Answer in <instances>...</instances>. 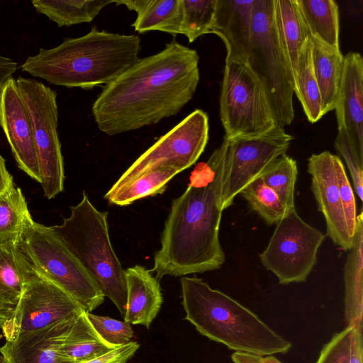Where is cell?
<instances>
[{
  "label": "cell",
  "mask_w": 363,
  "mask_h": 363,
  "mask_svg": "<svg viewBox=\"0 0 363 363\" xmlns=\"http://www.w3.org/2000/svg\"><path fill=\"white\" fill-rule=\"evenodd\" d=\"M196 50L172 40L159 52L139 58L94 102L99 129L115 135L157 123L191 101L200 74Z\"/></svg>",
  "instance_id": "obj_1"
},
{
  "label": "cell",
  "mask_w": 363,
  "mask_h": 363,
  "mask_svg": "<svg viewBox=\"0 0 363 363\" xmlns=\"http://www.w3.org/2000/svg\"><path fill=\"white\" fill-rule=\"evenodd\" d=\"M230 160V143L224 137L207 162L192 171L183 194L173 200L150 271L157 280L216 270L224 263L218 235Z\"/></svg>",
  "instance_id": "obj_2"
},
{
  "label": "cell",
  "mask_w": 363,
  "mask_h": 363,
  "mask_svg": "<svg viewBox=\"0 0 363 363\" xmlns=\"http://www.w3.org/2000/svg\"><path fill=\"white\" fill-rule=\"evenodd\" d=\"M140 50L137 35L92 28L52 48H40L26 58L21 69L54 85L89 89L116 79L139 59Z\"/></svg>",
  "instance_id": "obj_3"
},
{
  "label": "cell",
  "mask_w": 363,
  "mask_h": 363,
  "mask_svg": "<svg viewBox=\"0 0 363 363\" xmlns=\"http://www.w3.org/2000/svg\"><path fill=\"white\" fill-rule=\"evenodd\" d=\"M185 320L203 336L239 352L259 356L286 353L290 342L255 313L197 277L180 279Z\"/></svg>",
  "instance_id": "obj_4"
},
{
  "label": "cell",
  "mask_w": 363,
  "mask_h": 363,
  "mask_svg": "<svg viewBox=\"0 0 363 363\" xmlns=\"http://www.w3.org/2000/svg\"><path fill=\"white\" fill-rule=\"evenodd\" d=\"M107 218L108 213L96 209L84 192L80 202L70 207L69 216L50 228L124 318L125 274L113 249Z\"/></svg>",
  "instance_id": "obj_5"
},
{
  "label": "cell",
  "mask_w": 363,
  "mask_h": 363,
  "mask_svg": "<svg viewBox=\"0 0 363 363\" xmlns=\"http://www.w3.org/2000/svg\"><path fill=\"white\" fill-rule=\"evenodd\" d=\"M18 246L32 269L66 291L85 311L91 313L104 301L100 288L50 227L29 217L18 234Z\"/></svg>",
  "instance_id": "obj_6"
},
{
  "label": "cell",
  "mask_w": 363,
  "mask_h": 363,
  "mask_svg": "<svg viewBox=\"0 0 363 363\" xmlns=\"http://www.w3.org/2000/svg\"><path fill=\"white\" fill-rule=\"evenodd\" d=\"M247 65L264 87L277 125H290L294 82L278 37L274 0H255Z\"/></svg>",
  "instance_id": "obj_7"
},
{
  "label": "cell",
  "mask_w": 363,
  "mask_h": 363,
  "mask_svg": "<svg viewBox=\"0 0 363 363\" xmlns=\"http://www.w3.org/2000/svg\"><path fill=\"white\" fill-rule=\"evenodd\" d=\"M220 117L229 139L257 136L277 125L264 87L247 64L225 62Z\"/></svg>",
  "instance_id": "obj_8"
},
{
  "label": "cell",
  "mask_w": 363,
  "mask_h": 363,
  "mask_svg": "<svg viewBox=\"0 0 363 363\" xmlns=\"http://www.w3.org/2000/svg\"><path fill=\"white\" fill-rule=\"evenodd\" d=\"M16 81L31 125L40 184L50 199L63 191L65 180L57 93L34 79L19 77Z\"/></svg>",
  "instance_id": "obj_9"
},
{
  "label": "cell",
  "mask_w": 363,
  "mask_h": 363,
  "mask_svg": "<svg viewBox=\"0 0 363 363\" xmlns=\"http://www.w3.org/2000/svg\"><path fill=\"white\" fill-rule=\"evenodd\" d=\"M208 117L196 109L145 151L105 194L112 196L140 175L158 167L180 172L196 163L208 140Z\"/></svg>",
  "instance_id": "obj_10"
},
{
  "label": "cell",
  "mask_w": 363,
  "mask_h": 363,
  "mask_svg": "<svg viewBox=\"0 0 363 363\" xmlns=\"http://www.w3.org/2000/svg\"><path fill=\"white\" fill-rule=\"evenodd\" d=\"M325 238L319 230L298 216L296 208L288 210L260 254L261 262L280 284L303 282L316 264L317 253Z\"/></svg>",
  "instance_id": "obj_11"
},
{
  "label": "cell",
  "mask_w": 363,
  "mask_h": 363,
  "mask_svg": "<svg viewBox=\"0 0 363 363\" xmlns=\"http://www.w3.org/2000/svg\"><path fill=\"white\" fill-rule=\"evenodd\" d=\"M82 311L69 294L29 266L20 301L2 333L6 341H10L71 318Z\"/></svg>",
  "instance_id": "obj_12"
},
{
  "label": "cell",
  "mask_w": 363,
  "mask_h": 363,
  "mask_svg": "<svg viewBox=\"0 0 363 363\" xmlns=\"http://www.w3.org/2000/svg\"><path fill=\"white\" fill-rule=\"evenodd\" d=\"M228 139L230 160L222 192L223 210L230 207L242 189L259 177L270 163L286 154L294 137L283 127L275 125L257 136Z\"/></svg>",
  "instance_id": "obj_13"
},
{
  "label": "cell",
  "mask_w": 363,
  "mask_h": 363,
  "mask_svg": "<svg viewBox=\"0 0 363 363\" xmlns=\"http://www.w3.org/2000/svg\"><path fill=\"white\" fill-rule=\"evenodd\" d=\"M335 155L328 151L313 154L308 159V172L318 210L326 223V234L345 251L352 246L338 189L335 169Z\"/></svg>",
  "instance_id": "obj_14"
},
{
  "label": "cell",
  "mask_w": 363,
  "mask_h": 363,
  "mask_svg": "<svg viewBox=\"0 0 363 363\" xmlns=\"http://www.w3.org/2000/svg\"><path fill=\"white\" fill-rule=\"evenodd\" d=\"M0 126L19 168L40 184L30 120L13 77L0 89Z\"/></svg>",
  "instance_id": "obj_15"
},
{
  "label": "cell",
  "mask_w": 363,
  "mask_h": 363,
  "mask_svg": "<svg viewBox=\"0 0 363 363\" xmlns=\"http://www.w3.org/2000/svg\"><path fill=\"white\" fill-rule=\"evenodd\" d=\"M335 110L337 129L342 130L350 144L363 155V58L359 52H349L344 56Z\"/></svg>",
  "instance_id": "obj_16"
},
{
  "label": "cell",
  "mask_w": 363,
  "mask_h": 363,
  "mask_svg": "<svg viewBox=\"0 0 363 363\" xmlns=\"http://www.w3.org/2000/svg\"><path fill=\"white\" fill-rule=\"evenodd\" d=\"M255 0H217L210 33L224 43L225 62L247 64Z\"/></svg>",
  "instance_id": "obj_17"
},
{
  "label": "cell",
  "mask_w": 363,
  "mask_h": 363,
  "mask_svg": "<svg viewBox=\"0 0 363 363\" xmlns=\"http://www.w3.org/2000/svg\"><path fill=\"white\" fill-rule=\"evenodd\" d=\"M76 315L6 341L0 347L4 363H72L60 353L59 345Z\"/></svg>",
  "instance_id": "obj_18"
},
{
  "label": "cell",
  "mask_w": 363,
  "mask_h": 363,
  "mask_svg": "<svg viewBox=\"0 0 363 363\" xmlns=\"http://www.w3.org/2000/svg\"><path fill=\"white\" fill-rule=\"evenodd\" d=\"M18 234L0 235V329L13 315L29 271L18 246Z\"/></svg>",
  "instance_id": "obj_19"
},
{
  "label": "cell",
  "mask_w": 363,
  "mask_h": 363,
  "mask_svg": "<svg viewBox=\"0 0 363 363\" xmlns=\"http://www.w3.org/2000/svg\"><path fill=\"white\" fill-rule=\"evenodd\" d=\"M125 274L127 302L124 321L148 329L163 301L159 280L140 265L125 269Z\"/></svg>",
  "instance_id": "obj_20"
},
{
  "label": "cell",
  "mask_w": 363,
  "mask_h": 363,
  "mask_svg": "<svg viewBox=\"0 0 363 363\" xmlns=\"http://www.w3.org/2000/svg\"><path fill=\"white\" fill-rule=\"evenodd\" d=\"M345 316L347 325L362 332L363 314V217L357 215L352 246L344 268Z\"/></svg>",
  "instance_id": "obj_21"
},
{
  "label": "cell",
  "mask_w": 363,
  "mask_h": 363,
  "mask_svg": "<svg viewBox=\"0 0 363 363\" xmlns=\"http://www.w3.org/2000/svg\"><path fill=\"white\" fill-rule=\"evenodd\" d=\"M274 18L282 50L296 86L301 51L310 38L296 0H274Z\"/></svg>",
  "instance_id": "obj_22"
},
{
  "label": "cell",
  "mask_w": 363,
  "mask_h": 363,
  "mask_svg": "<svg viewBox=\"0 0 363 363\" xmlns=\"http://www.w3.org/2000/svg\"><path fill=\"white\" fill-rule=\"evenodd\" d=\"M312 60L318 83L323 115L335 109L344 64V55L319 40L310 38Z\"/></svg>",
  "instance_id": "obj_23"
},
{
  "label": "cell",
  "mask_w": 363,
  "mask_h": 363,
  "mask_svg": "<svg viewBox=\"0 0 363 363\" xmlns=\"http://www.w3.org/2000/svg\"><path fill=\"white\" fill-rule=\"evenodd\" d=\"M115 348L96 331L85 311L75 316L59 345L60 353L72 363L98 357Z\"/></svg>",
  "instance_id": "obj_24"
},
{
  "label": "cell",
  "mask_w": 363,
  "mask_h": 363,
  "mask_svg": "<svg viewBox=\"0 0 363 363\" xmlns=\"http://www.w3.org/2000/svg\"><path fill=\"white\" fill-rule=\"evenodd\" d=\"M310 38L337 50L339 44V10L333 0H296Z\"/></svg>",
  "instance_id": "obj_25"
},
{
  "label": "cell",
  "mask_w": 363,
  "mask_h": 363,
  "mask_svg": "<svg viewBox=\"0 0 363 363\" xmlns=\"http://www.w3.org/2000/svg\"><path fill=\"white\" fill-rule=\"evenodd\" d=\"M35 10L59 27L90 23L111 0H32Z\"/></svg>",
  "instance_id": "obj_26"
},
{
  "label": "cell",
  "mask_w": 363,
  "mask_h": 363,
  "mask_svg": "<svg viewBox=\"0 0 363 363\" xmlns=\"http://www.w3.org/2000/svg\"><path fill=\"white\" fill-rule=\"evenodd\" d=\"M182 19V0H145L131 26L139 33L158 30L177 35L181 34Z\"/></svg>",
  "instance_id": "obj_27"
},
{
  "label": "cell",
  "mask_w": 363,
  "mask_h": 363,
  "mask_svg": "<svg viewBox=\"0 0 363 363\" xmlns=\"http://www.w3.org/2000/svg\"><path fill=\"white\" fill-rule=\"evenodd\" d=\"M294 93L311 123H315L323 116L320 94L313 69L312 43L310 38L300 53Z\"/></svg>",
  "instance_id": "obj_28"
},
{
  "label": "cell",
  "mask_w": 363,
  "mask_h": 363,
  "mask_svg": "<svg viewBox=\"0 0 363 363\" xmlns=\"http://www.w3.org/2000/svg\"><path fill=\"white\" fill-rule=\"evenodd\" d=\"M180 172L179 169L172 167L152 169L106 199L110 203L127 206L142 198L162 194L168 182Z\"/></svg>",
  "instance_id": "obj_29"
},
{
  "label": "cell",
  "mask_w": 363,
  "mask_h": 363,
  "mask_svg": "<svg viewBox=\"0 0 363 363\" xmlns=\"http://www.w3.org/2000/svg\"><path fill=\"white\" fill-rule=\"evenodd\" d=\"M362 358V332L347 325L323 345L315 363H363Z\"/></svg>",
  "instance_id": "obj_30"
},
{
  "label": "cell",
  "mask_w": 363,
  "mask_h": 363,
  "mask_svg": "<svg viewBox=\"0 0 363 363\" xmlns=\"http://www.w3.org/2000/svg\"><path fill=\"white\" fill-rule=\"evenodd\" d=\"M296 161L284 154L275 159L260 176L264 182L276 192L286 208H295L294 191L297 179Z\"/></svg>",
  "instance_id": "obj_31"
},
{
  "label": "cell",
  "mask_w": 363,
  "mask_h": 363,
  "mask_svg": "<svg viewBox=\"0 0 363 363\" xmlns=\"http://www.w3.org/2000/svg\"><path fill=\"white\" fill-rule=\"evenodd\" d=\"M240 194L268 225L277 224L288 211L276 192L261 177L245 186Z\"/></svg>",
  "instance_id": "obj_32"
},
{
  "label": "cell",
  "mask_w": 363,
  "mask_h": 363,
  "mask_svg": "<svg viewBox=\"0 0 363 363\" xmlns=\"http://www.w3.org/2000/svg\"><path fill=\"white\" fill-rule=\"evenodd\" d=\"M182 1L181 34L193 43L201 35L210 33L217 0Z\"/></svg>",
  "instance_id": "obj_33"
},
{
  "label": "cell",
  "mask_w": 363,
  "mask_h": 363,
  "mask_svg": "<svg viewBox=\"0 0 363 363\" xmlns=\"http://www.w3.org/2000/svg\"><path fill=\"white\" fill-rule=\"evenodd\" d=\"M21 189L14 185L0 194V235L20 233L30 217Z\"/></svg>",
  "instance_id": "obj_34"
},
{
  "label": "cell",
  "mask_w": 363,
  "mask_h": 363,
  "mask_svg": "<svg viewBox=\"0 0 363 363\" xmlns=\"http://www.w3.org/2000/svg\"><path fill=\"white\" fill-rule=\"evenodd\" d=\"M86 315L96 331L108 344L117 347L132 341L133 331L129 323L89 312Z\"/></svg>",
  "instance_id": "obj_35"
},
{
  "label": "cell",
  "mask_w": 363,
  "mask_h": 363,
  "mask_svg": "<svg viewBox=\"0 0 363 363\" xmlns=\"http://www.w3.org/2000/svg\"><path fill=\"white\" fill-rule=\"evenodd\" d=\"M334 146L346 162L355 193L362 202L363 200V155L359 153L350 144L342 130H338Z\"/></svg>",
  "instance_id": "obj_36"
},
{
  "label": "cell",
  "mask_w": 363,
  "mask_h": 363,
  "mask_svg": "<svg viewBox=\"0 0 363 363\" xmlns=\"http://www.w3.org/2000/svg\"><path fill=\"white\" fill-rule=\"evenodd\" d=\"M335 169L347 226L350 235L353 238L357 215L355 198L344 164L340 158L337 155L335 158Z\"/></svg>",
  "instance_id": "obj_37"
},
{
  "label": "cell",
  "mask_w": 363,
  "mask_h": 363,
  "mask_svg": "<svg viewBox=\"0 0 363 363\" xmlns=\"http://www.w3.org/2000/svg\"><path fill=\"white\" fill-rule=\"evenodd\" d=\"M139 347L140 345L137 342L130 341L101 356L77 363H126Z\"/></svg>",
  "instance_id": "obj_38"
},
{
  "label": "cell",
  "mask_w": 363,
  "mask_h": 363,
  "mask_svg": "<svg viewBox=\"0 0 363 363\" xmlns=\"http://www.w3.org/2000/svg\"><path fill=\"white\" fill-rule=\"evenodd\" d=\"M231 358L234 363H282L272 355L259 356L239 352H235Z\"/></svg>",
  "instance_id": "obj_39"
},
{
  "label": "cell",
  "mask_w": 363,
  "mask_h": 363,
  "mask_svg": "<svg viewBox=\"0 0 363 363\" xmlns=\"http://www.w3.org/2000/svg\"><path fill=\"white\" fill-rule=\"evenodd\" d=\"M18 70V63L13 59L0 55V89Z\"/></svg>",
  "instance_id": "obj_40"
},
{
  "label": "cell",
  "mask_w": 363,
  "mask_h": 363,
  "mask_svg": "<svg viewBox=\"0 0 363 363\" xmlns=\"http://www.w3.org/2000/svg\"><path fill=\"white\" fill-rule=\"evenodd\" d=\"M14 185L13 177L7 170L5 160L0 155V194Z\"/></svg>",
  "instance_id": "obj_41"
},
{
  "label": "cell",
  "mask_w": 363,
  "mask_h": 363,
  "mask_svg": "<svg viewBox=\"0 0 363 363\" xmlns=\"http://www.w3.org/2000/svg\"><path fill=\"white\" fill-rule=\"evenodd\" d=\"M0 363H4V362L1 359H0Z\"/></svg>",
  "instance_id": "obj_42"
}]
</instances>
